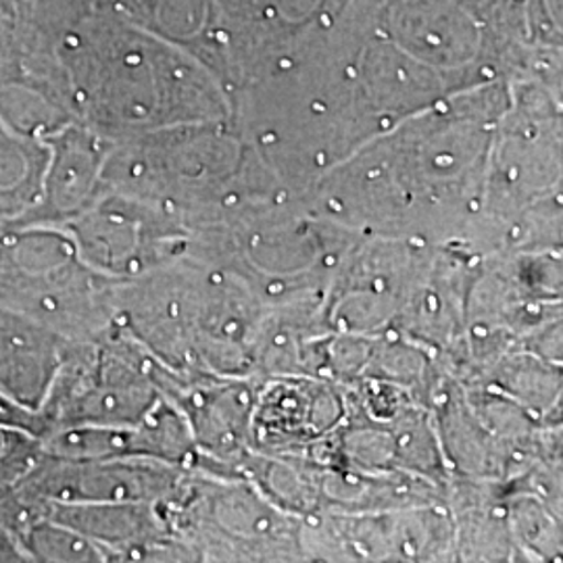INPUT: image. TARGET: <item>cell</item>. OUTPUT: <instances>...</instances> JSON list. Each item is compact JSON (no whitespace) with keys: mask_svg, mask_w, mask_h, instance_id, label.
Instances as JSON below:
<instances>
[{"mask_svg":"<svg viewBox=\"0 0 563 563\" xmlns=\"http://www.w3.org/2000/svg\"><path fill=\"white\" fill-rule=\"evenodd\" d=\"M48 148L0 121V230L13 228L36 207Z\"/></svg>","mask_w":563,"mask_h":563,"instance_id":"obj_7","label":"cell"},{"mask_svg":"<svg viewBox=\"0 0 563 563\" xmlns=\"http://www.w3.org/2000/svg\"><path fill=\"white\" fill-rule=\"evenodd\" d=\"M44 144L48 159L41 199L18 225L63 228L101 197L102 167L109 148L104 136L81 125L80 121H69Z\"/></svg>","mask_w":563,"mask_h":563,"instance_id":"obj_5","label":"cell"},{"mask_svg":"<svg viewBox=\"0 0 563 563\" xmlns=\"http://www.w3.org/2000/svg\"><path fill=\"white\" fill-rule=\"evenodd\" d=\"M30 562H101L107 560L99 544L51 518H34L20 534Z\"/></svg>","mask_w":563,"mask_h":563,"instance_id":"obj_8","label":"cell"},{"mask_svg":"<svg viewBox=\"0 0 563 563\" xmlns=\"http://www.w3.org/2000/svg\"><path fill=\"white\" fill-rule=\"evenodd\" d=\"M44 455L41 437L0 423V486L20 484Z\"/></svg>","mask_w":563,"mask_h":563,"instance_id":"obj_9","label":"cell"},{"mask_svg":"<svg viewBox=\"0 0 563 563\" xmlns=\"http://www.w3.org/2000/svg\"><path fill=\"white\" fill-rule=\"evenodd\" d=\"M163 465L123 460H65L44 453L15 484L32 504H153L174 488Z\"/></svg>","mask_w":563,"mask_h":563,"instance_id":"obj_4","label":"cell"},{"mask_svg":"<svg viewBox=\"0 0 563 563\" xmlns=\"http://www.w3.org/2000/svg\"><path fill=\"white\" fill-rule=\"evenodd\" d=\"M67 339L0 305V393L27 411L42 402L59 372Z\"/></svg>","mask_w":563,"mask_h":563,"instance_id":"obj_6","label":"cell"},{"mask_svg":"<svg viewBox=\"0 0 563 563\" xmlns=\"http://www.w3.org/2000/svg\"><path fill=\"white\" fill-rule=\"evenodd\" d=\"M0 562H30L20 539L4 526H0Z\"/></svg>","mask_w":563,"mask_h":563,"instance_id":"obj_11","label":"cell"},{"mask_svg":"<svg viewBox=\"0 0 563 563\" xmlns=\"http://www.w3.org/2000/svg\"><path fill=\"white\" fill-rule=\"evenodd\" d=\"M20 21V0H0V53L13 38Z\"/></svg>","mask_w":563,"mask_h":563,"instance_id":"obj_10","label":"cell"},{"mask_svg":"<svg viewBox=\"0 0 563 563\" xmlns=\"http://www.w3.org/2000/svg\"><path fill=\"white\" fill-rule=\"evenodd\" d=\"M55 57L74 120L101 136L188 123L209 109L197 57L118 9L65 27Z\"/></svg>","mask_w":563,"mask_h":563,"instance_id":"obj_1","label":"cell"},{"mask_svg":"<svg viewBox=\"0 0 563 563\" xmlns=\"http://www.w3.org/2000/svg\"><path fill=\"white\" fill-rule=\"evenodd\" d=\"M76 242L57 225L0 230V305L46 325L67 341L101 330V288Z\"/></svg>","mask_w":563,"mask_h":563,"instance_id":"obj_2","label":"cell"},{"mask_svg":"<svg viewBox=\"0 0 563 563\" xmlns=\"http://www.w3.org/2000/svg\"><path fill=\"white\" fill-rule=\"evenodd\" d=\"M155 407L146 374L99 336L67 341L59 372L42 402L44 437L71 426H123L141 422ZM42 437V439H44Z\"/></svg>","mask_w":563,"mask_h":563,"instance_id":"obj_3","label":"cell"}]
</instances>
